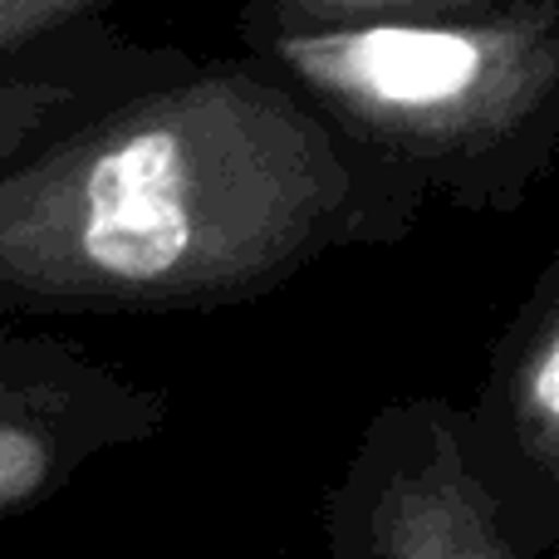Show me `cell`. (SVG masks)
I'll use <instances>...</instances> for the list:
<instances>
[{
    "mask_svg": "<svg viewBox=\"0 0 559 559\" xmlns=\"http://www.w3.org/2000/svg\"><path fill=\"white\" fill-rule=\"evenodd\" d=\"M427 187L265 59H197L0 177V309L182 314L413 236Z\"/></svg>",
    "mask_w": 559,
    "mask_h": 559,
    "instance_id": "1",
    "label": "cell"
},
{
    "mask_svg": "<svg viewBox=\"0 0 559 559\" xmlns=\"http://www.w3.org/2000/svg\"><path fill=\"white\" fill-rule=\"evenodd\" d=\"M241 45L462 212H521L559 157V0Z\"/></svg>",
    "mask_w": 559,
    "mask_h": 559,
    "instance_id": "2",
    "label": "cell"
},
{
    "mask_svg": "<svg viewBox=\"0 0 559 559\" xmlns=\"http://www.w3.org/2000/svg\"><path fill=\"white\" fill-rule=\"evenodd\" d=\"M324 559H535L472 452L466 403H383L324 496Z\"/></svg>",
    "mask_w": 559,
    "mask_h": 559,
    "instance_id": "3",
    "label": "cell"
},
{
    "mask_svg": "<svg viewBox=\"0 0 559 559\" xmlns=\"http://www.w3.org/2000/svg\"><path fill=\"white\" fill-rule=\"evenodd\" d=\"M167 393L49 334H0V521L35 511L88 462L153 442Z\"/></svg>",
    "mask_w": 559,
    "mask_h": 559,
    "instance_id": "4",
    "label": "cell"
},
{
    "mask_svg": "<svg viewBox=\"0 0 559 559\" xmlns=\"http://www.w3.org/2000/svg\"><path fill=\"white\" fill-rule=\"evenodd\" d=\"M472 452L535 559L559 555V255L496 338L466 403Z\"/></svg>",
    "mask_w": 559,
    "mask_h": 559,
    "instance_id": "5",
    "label": "cell"
},
{
    "mask_svg": "<svg viewBox=\"0 0 559 559\" xmlns=\"http://www.w3.org/2000/svg\"><path fill=\"white\" fill-rule=\"evenodd\" d=\"M192 64V49L138 39L108 15L49 29L25 45H5L0 49V177L143 88L187 74Z\"/></svg>",
    "mask_w": 559,
    "mask_h": 559,
    "instance_id": "6",
    "label": "cell"
},
{
    "mask_svg": "<svg viewBox=\"0 0 559 559\" xmlns=\"http://www.w3.org/2000/svg\"><path fill=\"white\" fill-rule=\"evenodd\" d=\"M525 0H241L236 35H309V29L383 25V20H456Z\"/></svg>",
    "mask_w": 559,
    "mask_h": 559,
    "instance_id": "7",
    "label": "cell"
},
{
    "mask_svg": "<svg viewBox=\"0 0 559 559\" xmlns=\"http://www.w3.org/2000/svg\"><path fill=\"white\" fill-rule=\"evenodd\" d=\"M118 0H0V49L5 45H25L35 35L49 29L79 25V20L108 15Z\"/></svg>",
    "mask_w": 559,
    "mask_h": 559,
    "instance_id": "8",
    "label": "cell"
},
{
    "mask_svg": "<svg viewBox=\"0 0 559 559\" xmlns=\"http://www.w3.org/2000/svg\"><path fill=\"white\" fill-rule=\"evenodd\" d=\"M555 559H559V555H555Z\"/></svg>",
    "mask_w": 559,
    "mask_h": 559,
    "instance_id": "9",
    "label": "cell"
}]
</instances>
